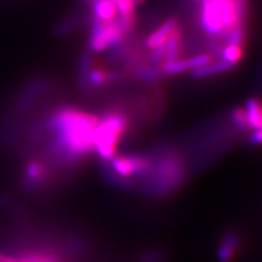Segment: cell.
I'll return each instance as SVG.
<instances>
[{
    "instance_id": "8",
    "label": "cell",
    "mask_w": 262,
    "mask_h": 262,
    "mask_svg": "<svg viewBox=\"0 0 262 262\" xmlns=\"http://www.w3.org/2000/svg\"><path fill=\"white\" fill-rule=\"evenodd\" d=\"M236 66L224 61L222 59L213 60L204 67L198 68L191 71V77L194 79H204L208 77H213L216 75H222V73L233 70Z\"/></svg>"
},
{
    "instance_id": "16",
    "label": "cell",
    "mask_w": 262,
    "mask_h": 262,
    "mask_svg": "<svg viewBox=\"0 0 262 262\" xmlns=\"http://www.w3.org/2000/svg\"><path fill=\"white\" fill-rule=\"evenodd\" d=\"M188 66L186 59H176L171 61H164L162 63L161 71H163L165 75L168 76H177L182 75V73L188 71Z\"/></svg>"
},
{
    "instance_id": "3",
    "label": "cell",
    "mask_w": 262,
    "mask_h": 262,
    "mask_svg": "<svg viewBox=\"0 0 262 262\" xmlns=\"http://www.w3.org/2000/svg\"><path fill=\"white\" fill-rule=\"evenodd\" d=\"M128 34L129 32L117 19L112 22H102L92 16L89 47L94 53H102L121 44Z\"/></svg>"
},
{
    "instance_id": "19",
    "label": "cell",
    "mask_w": 262,
    "mask_h": 262,
    "mask_svg": "<svg viewBox=\"0 0 262 262\" xmlns=\"http://www.w3.org/2000/svg\"><path fill=\"white\" fill-rule=\"evenodd\" d=\"M160 71L161 70L157 67V66H150V67H143L139 69L138 75L141 80L150 82L153 80H157L159 78Z\"/></svg>"
},
{
    "instance_id": "10",
    "label": "cell",
    "mask_w": 262,
    "mask_h": 262,
    "mask_svg": "<svg viewBox=\"0 0 262 262\" xmlns=\"http://www.w3.org/2000/svg\"><path fill=\"white\" fill-rule=\"evenodd\" d=\"M91 5L93 18L102 22H112L117 19V8L108 0H93Z\"/></svg>"
},
{
    "instance_id": "5",
    "label": "cell",
    "mask_w": 262,
    "mask_h": 262,
    "mask_svg": "<svg viewBox=\"0 0 262 262\" xmlns=\"http://www.w3.org/2000/svg\"><path fill=\"white\" fill-rule=\"evenodd\" d=\"M182 163L175 157H167L163 159L155 168L154 188L157 192H166L174 189L176 184L180 183L183 177Z\"/></svg>"
},
{
    "instance_id": "13",
    "label": "cell",
    "mask_w": 262,
    "mask_h": 262,
    "mask_svg": "<svg viewBox=\"0 0 262 262\" xmlns=\"http://www.w3.org/2000/svg\"><path fill=\"white\" fill-rule=\"evenodd\" d=\"M182 43H183L182 32H180L179 28H177L168 36L165 43V56H164V61H171V60L179 59L180 51H182Z\"/></svg>"
},
{
    "instance_id": "2",
    "label": "cell",
    "mask_w": 262,
    "mask_h": 262,
    "mask_svg": "<svg viewBox=\"0 0 262 262\" xmlns=\"http://www.w3.org/2000/svg\"><path fill=\"white\" fill-rule=\"evenodd\" d=\"M128 125V117L122 112L116 110L98 118L93 136V151L98 158L110 162L116 157L118 143Z\"/></svg>"
},
{
    "instance_id": "24",
    "label": "cell",
    "mask_w": 262,
    "mask_h": 262,
    "mask_svg": "<svg viewBox=\"0 0 262 262\" xmlns=\"http://www.w3.org/2000/svg\"><path fill=\"white\" fill-rule=\"evenodd\" d=\"M131 2H133L134 6L137 8V7H139L140 5H142L145 2V0H131Z\"/></svg>"
},
{
    "instance_id": "25",
    "label": "cell",
    "mask_w": 262,
    "mask_h": 262,
    "mask_svg": "<svg viewBox=\"0 0 262 262\" xmlns=\"http://www.w3.org/2000/svg\"><path fill=\"white\" fill-rule=\"evenodd\" d=\"M259 129H261V130H262V126H261V128H259Z\"/></svg>"
},
{
    "instance_id": "6",
    "label": "cell",
    "mask_w": 262,
    "mask_h": 262,
    "mask_svg": "<svg viewBox=\"0 0 262 262\" xmlns=\"http://www.w3.org/2000/svg\"><path fill=\"white\" fill-rule=\"evenodd\" d=\"M200 24L211 36H222L223 23L219 0H200Z\"/></svg>"
},
{
    "instance_id": "12",
    "label": "cell",
    "mask_w": 262,
    "mask_h": 262,
    "mask_svg": "<svg viewBox=\"0 0 262 262\" xmlns=\"http://www.w3.org/2000/svg\"><path fill=\"white\" fill-rule=\"evenodd\" d=\"M88 83L95 86H102L104 84L112 83L116 79H118V73L107 72L101 68H91L90 67L86 75L83 77Z\"/></svg>"
},
{
    "instance_id": "20",
    "label": "cell",
    "mask_w": 262,
    "mask_h": 262,
    "mask_svg": "<svg viewBox=\"0 0 262 262\" xmlns=\"http://www.w3.org/2000/svg\"><path fill=\"white\" fill-rule=\"evenodd\" d=\"M245 39V29L244 26L234 29L226 37V44L242 46Z\"/></svg>"
},
{
    "instance_id": "22",
    "label": "cell",
    "mask_w": 262,
    "mask_h": 262,
    "mask_svg": "<svg viewBox=\"0 0 262 262\" xmlns=\"http://www.w3.org/2000/svg\"><path fill=\"white\" fill-rule=\"evenodd\" d=\"M142 262H160L162 260V255L158 251L146 252L141 258Z\"/></svg>"
},
{
    "instance_id": "14",
    "label": "cell",
    "mask_w": 262,
    "mask_h": 262,
    "mask_svg": "<svg viewBox=\"0 0 262 262\" xmlns=\"http://www.w3.org/2000/svg\"><path fill=\"white\" fill-rule=\"evenodd\" d=\"M47 175V170L44 164L37 161L31 162L27 167V179L30 184H36L43 182L45 176Z\"/></svg>"
},
{
    "instance_id": "23",
    "label": "cell",
    "mask_w": 262,
    "mask_h": 262,
    "mask_svg": "<svg viewBox=\"0 0 262 262\" xmlns=\"http://www.w3.org/2000/svg\"><path fill=\"white\" fill-rule=\"evenodd\" d=\"M21 262H53L51 259L42 257V256H37V255H32L28 256L27 258H24Z\"/></svg>"
},
{
    "instance_id": "9",
    "label": "cell",
    "mask_w": 262,
    "mask_h": 262,
    "mask_svg": "<svg viewBox=\"0 0 262 262\" xmlns=\"http://www.w3.org/2000/svg\"><path fill=\"white\" fill-rule=\"evenodd\" d=\"M241 245V237L235 232H227L221 241L217 249V257L220 261L227 262L231 260Z\"/></svg>"
},
{
    "instance_id": "15",
    "label": "cell",
    "mask_w": 262,
    "mask_h": 262,
    "mask_svg": "<svg viewBox=\"0 0 262 262\" xmlns=\"http://www.w3.org/2000/svg\"><path fill=\"white\" fill-rule=\"evenodd\" d=\"M243 55H244V52H243L242 46L226 44L223 47L222 52H221V59L236 66L242 60Z\"/></svg>"
},
{
    "instance_id": "18",
    "label": "cell",
    "mask_w": 262,
    "mask_h": 262,
    "mask_svg": "<svg viewBox=\"0 0 262 262\" xmlns=\"http://www.w3.org/2000/svg\"><path fill=\"white\" fill-rule=\"evenodd\" d=\"M231 120L238 129L249 130L244 108H235L231 114Z\"/></svg>"
},
{
    "instance_id": "17",
    "label": "cell",
    "mask_w": 262,
    "mask_h": 262,
    "mask_svg": "<svg viewBox=\"0 0 262 262\" xmlns=\"http://www.w3.org/2000/svg\"><path fill=\"white\" fill-rule=\"evenodd\" d=\"M211 61H213V57H212V55L207 54V53L194 55V56L190 57V58L186 59L188 69L191 71L198 69V68H201V67H204V66H207Z\"/></svg>"
},
{
    "instance_id": "11",
    "label": "cell",
    "mask_w": 262,
    "mask_h": 262,
    "mask_svg": "<svg viewBox=\"0 0 262 262\" xmlns=\"http://www.w3.org/2000/svg\"><path fill=\"white\" fill-rule=\"evenodd\" d=\"M249 130H257L262 126V105L257 98H249L244 107Z\"/></svg>"
},
{
    "instance_id": "7",
    "label": "cell",
    "mask_w": 262,
    "mask_h": 262,
    "mask_svg": "<svg viewBox=\"0 0 262 262\" xmlns=\"http://www.w3.org/2000/svg\"><path fill=\"white\" fill-rule=\"evenodd\" d=\"M177 28H179V26H178V22L175 19L166 20L145 38V42H144L145 46L150 49H154L163 44H165L168 36Z\"/></svg>"
},
{
    "instance_id": "1",
    "label": "cell",
    "mask_w": 262,
    "mask_h": 262,
    "mask_svg": "<svg viewBox=\"0 0 262 262\" xmlns=\"http://www.w3.org/2000/svg\"><path fill=\"white\" fill-rule=\"evenodd\" d=\"M97 122L98 117L95 115L73 107H64L55 113L51 126L57 152L67 161H77L92 152Z\"/></svg>"
},
{
    "instance_id": "4",
    "label": "cell",
    "mask_w": 262,
    "mask_h": 262,
    "mask_svg": "<svg viewBox=\"0 0 262 262\" xmlns=\"http://www.w3.org/2000/svg\"><path fill=\"white\" fill-rule=\"evenodd\" d=\"M114 175L120 178L147 177L150 176L153 163L144 155H129V157H115L110 161Z\"/></svg>"
},
{
    "instance_id": "21",
    "label": "cell",
    "mask_w": 262,
    "mask_h": 262,
    "mask_svg": "<svg viewBox=\"0 0 262 262\" xmlns=\"http://www.w3.org/2000/svg\"><path fill=\"white\" fill-rule=\"evenodd\" d=\"M249 143L253 146L262 145V130L261 129L252 130V133L249 137Z\"/></svg>"
}]
</instances>
